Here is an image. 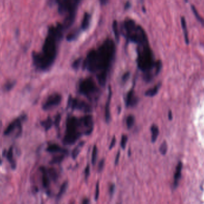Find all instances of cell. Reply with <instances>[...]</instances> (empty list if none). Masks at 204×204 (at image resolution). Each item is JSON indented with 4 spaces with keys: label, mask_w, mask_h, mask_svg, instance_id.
<instances>
[{
    "label": "cell",
    "mask_w": 204,
    "mask_h": 204,
    "mask_svg": "<svg viewBox=\"0 0 204 204\" xmlns=\"http://www.w3.org/2000/svg\"><path fill=\"white\" fill-rule=\"evenodd\" d=\"M112 28H113V31L115 37V39H116V40H117L118 41L119 40V30L117 21H114L113 22Z\"/></svg>",
    "instance_id": "25"
},
{
    "label": "cell",
    "mask_w": 204,
    "mask_h": 204,
    "mask_svg": "<svg viewBox=\"0 0 204 204\" xmlns=\"http://www.w3.org/2000/svg\"><path fill=\"white\" fill-rule=\"evenodd\" d=\"M91 15L90 13H85L83 19H82L80 28L81 31H86L89 28L91 23Z\"/></svg>",
    "instance_id": "13"
},
{
    "label": "cell",
    "mask_w": 204,
    "mask_h": 204,
    "mask_svg": "<svg viewBox=\"0 0 204 204\" xmlns=\"http://www.w3.org/2000/svg\"><path fill=\"white\" fill-rule=\"evenodd\" d=\"M79 119L75 117H69L66 122V134L63 142L65 145H72L80 138L82 133L78 131L80 127Z\"/></svg>",
    "instance_id": "6"
},
{
    "label": "cell",
    "mask_w": 204,
    "mask_h": 204,
    "mask_svg": "<svg viewBox=\"0 0 204 204\" xmlns=\"http://www.w3.org/2000/svg\"><path fill=\"white\" fill-rule=\"evenodd\" d=\"M104 167H105V159H101L99 163L98 168H97V171L99 173H101V172L103 171Z\"/></svg>",
    "instance_id": "37"
},
{
    "label": "cell",
    "mask_w": 204,
    "mask_h": 204,
    "mask_svg": "<svg viewBox=\"0 0 204 204\" xmlns=\"http://www.w3.org/2000/svg\"><path fill=\"white\" fill-rule=\"evenodd\" d=\"M40 170L42 174V184L44 188L47 189L49 187L50 184V179L48 175V173L46 169L44 167H41Z\"/></svg>",
    "instance_id": "16"
},
{
    "label": "cell",
    "mask_w": 204,
    "mask_h": 204,
    "mask_svg": "<svg viewBox=\"0 0 204 204\" xmlns=\"http://www.w3.org/2000/svg\"><path fill=\"white\" fill-rule=\"evenodd\" d=\"M183 168V164L181 162H180L178 163L176 169V173L174 176V187H177L178 186V182L180 181L181 175V171Z\"/></svg>",
    "instance_id": "14"
},
{
    "label": "cell",
    "mask_w": 204,
    "mask_h": 204,
    "mask_svg": "<svg viewBox=\"0 0 204 204\" xmlns=\"http://www.w3.org/2000/svg\"><path fill=\"white\" fill-rule=\"evenodd\" d=\"M116 142H117L116 138H115V137H113V138L112 139V141H111V144L109 145V150H112L114 147V146L115 145Z\"/></svg>",
    "instance_id": "40"
},
{
    "label": "cell",
    "mask_w": 204,
    "mask_h": 204,
    "mask_svg": "<svg viewBox=\"0 0 204 204\" xmlns=\"http://www.w3.org/2000/svg\"><path fill=\"white\" fill-rule=\"evenodd\" d=\"M135 117L133 115H129L126 119V125L128 129H131L134 125Z\"/></svg>",
    "instance_id": "26"
},
{
    "label": "cell",
    "mask_w": 204,
    "mask_h": 204,
    "mask_svg": "<svg viewBox=\"0 0 204 204\" xmlns=\"http://www.w3.org/2000/svg\"><path fill=\"white\" fill-rule=\"evenodd\" d=\"M167 150H168V145L167 142L164 141L160 145V147H159V151H160L161 155H165L167 153Z\"/></svg>",
    "instance_id": "29"
},
{
    "label": "cell",
    "mask_w": 204,
    "mask_h": 204,
    "mask_svg": "<svg viewBox=\"0 0 204 204\" xmlns=\"http://www.w3.org/2000/svg\"><path fill=\"white\" fill-rule=\"evenodd\" d=\"M99 2L101 5H105L109 2V0H99Z\"/></svg>",
    "instance_id": "43"
},
{
    "label": "cell",
    "mask_w": 204,
    "mask_h": 204,
    "mask_svg": "<svg viewBox=\"0 0 204 204\" xmlns=\"http://www.w3.org/2000/svg\"><path fill=\"white\" fill-rule=\"evenodd\" d=\"M79 92L87 97L91 98L93 95L96 94L98 92V88L96 84L91 78H86L81 80L79 84Z\"/></svg>",
    "instance_id": "7"
},
{
    "label": "cell",
    "mask_w": 204,
    "mask_h": 204,
    "mask_svg": "<svg viewBox=\"0 0 204 204\" xmlns=\"http://www.w3.org/2000/svg\"><path fill=\"white\" fill-rule=\"evenodd\" d=\"M47 151L50 153H57V152H60L62 153L63 154H68V150L65 149H62L61 147L56 144H52L48 145L47 149Z\"/></svg>",
    "instance_id": "15"
},
{
    "label": "cell",
    "mask_w": 204,
    "mask_h": 204,
    "mask_svg": "<svg viewBox=\"0 0 204 204\" xmlns=\"http://www.w3.org/2000/svg\"><path fill=\"white\" fill-rule=\"evenodd\" d=\"M26 117L23 116L21 117H18L17 119H15L7 126V128L4 132V135H9L10 133H11L15 129L17 128H21V121L25 119Z\"/></svg>",
    "instance_id": "10"
},
{
    "label": "cell",
    "mask_w": 204,
    "mask_h": 204,
    "mask_svg": "<svg viewBox=\"0 0 204 204\" xmlns=\"http://www.w3.org/2000/svg\"><path fill=\"white\" fill-rule=\"evenodd\" d=\"M64 158H65L64 154L60 156H57L56 157H54L52 159V161H50V164L53 165V164H56V163H60L63 161Z\"/></svg>",
    "instance_id": "28"
},
{
    "label": "cell",
    "mask_w": 204,
    "mask_h": 204,
    "mask_svg": "<svg viewBox=\"0 0 204 204\" xmlns=\"http://www.w3.org/2000/svg\"><path fill=\"white\" fill-rule=\"evenodd\" d=\"M48 173H49V175H50L51 178H52L54 181L57 180V178H58V175H57V172L56 171V170L54 168L49 169H48Z\"/></svg>",
    "instance_id": "32"
},
{
    "label": "cell",
    "mask_w": 204,
    "mask_h": 204,
    "mask_svg": "<svg viewBox=\"0 0 204 204\" xmlns=\"http://www.w3.org/2000/svg\"><path fill=\"white\" fill-rule=\"evenodd\" d=\"M109 94L107 99L106 104L105 107V119L107 123H109L111 121V111H110V104L112 97V91L111 86H109Z\"/></svg>",
    "instance_id": "12"
},
{
    "label": "cell",
    "mask_w": 204,
    "mask_h": 204,
    "mask_svg": "<svg viewBox=\"0 0 204 204\" xmlns=\"http://www.w3.org/2000/svg\"><path fill=\"white\" fill-rule=\"evenodd\" d=\"M81 1L82 0H49V4L57 5L59 14L65 16L63 25L67 29L74 23L78 6Z\"/></svg>",
    "instance_id": "5"
},
{
    "label": "cell",
    "mask_w": 204,
    "mask_h": 204,
    "mask_svg": "<svg viewBox=\"0 0 204 204\" xmlns=\"http://www.w3.org/2000/svg\"><path fill=\"white\" fill-rule=\"evenodd\" d=\"M7 157L9 162H10L11 168L13 169H15L16 168V162L13 159V147H11L9 149L7 154Z\"/></svg>",
    "instance_id": "20"
},
{
    "label": "cell",
    "mask_w": 204,
    "mask_h": 204,
    "mask_svg": "<svg viewBox=\"0 0 204 204\" xmlns=\"http://www.w3.org/2000/svg\"><path fill=\"white\" fill-rule=\"evenodd\" d=\"M181 27L183 31L184 37V40H185V43L186 44H189V37H188V32H187V25H186V21L185 18L183 16L181 17Z\"/></svg>",
    "instance_id": "18"
},
{
    "label": "cell",
    "mask_w": 204,
    "mask_h": 204,
    "mask_svg": "<svg viewBox=\"0 0 204 204\" xmlns=\"http://www.w3.org/2000/svg\"><path fill=\"white\" fill-rule=\"evenodd\" d=\"M136 52L137 67L144 73V80L146 81L149 82L154 76L152 73L154 69H155L156 74V61H155L154 53L150 49L149 44L137 46Z\"/></svg>",
    "instance_id": "3"
},
{
    "label": "cell",
    "mask_w": 204,
    "mask_h": 204,
    "mask_svg": "<svg viewBox=\"0 0 204 204\" xmlns=\"http://www.w3.org/2000/svg\"><path fill=\"white\" fill-rule=\"evenodd\" d=\"M130 5H131V4H130V2H127L126 3V4H125V9H129L130 7Z\"/></svg>",
    "instance_id": "44"
},
{
    "label": "cell",
    "mask_w": 204,
    "mask_h": 204,
    "mask_svg": "<svg viewBox=\"0 0 204 204\" xmlns=\"http://www.w3.org/2000/svg\"><path fill=\"white\" fill-rule=\"evenodd\" d=\"M53 122L52 119H51L50 117H48L46 120H43L42 122H41V126L44 127V129H45L46 131H48V130H50L53 125Z\"/></svg>",
    "instance_id": "22"
},
{
    "label": "cell",
    "mask_w": 204,
    "mask_h": 204,
    "mask_svg": "<svg viewBox=\"0 0 204 204\" xmlns=\"http://www.w3.org/2000/svg\"><path fill=\"white\" fill-rule=\"evenodd\" d=\"M97 153H98V149L96 145H94L93 149L92 151V155H91V163L93 165H95V163L97 161Z\"/></svg>",
    "instance_id": "27"
},
{
    "label": "cell",
    "mask_w": 204,
    "mask_h": 204,
    "mask_svg": "<svg viewBox=\"0 0 204 204\" xmlns=\"http://www.w3.org/2000/svg\"><path fill=\"white\" fill-rule=\"evenodd\" d=\"M62 97L59 93H54L48 97L42 105L44 110H49L60 104Z\"/></svg>",
    "instance_id": "9"
},
{
    "label": "cell",
    "mask_w": 204,
    "mask_h": 204,
    "mask_svg": "<svg viewBox=\"0 0 204 204\" xmlns=\"http://www.w3.org/2000/svg\"><path fill=\"white\" fill-rule=\"evenodd\" d=\"M121 29L127 44L131 42L136 44L137 46L149 44L148 37L144 29L131 19H125L121 25Z\"/></svg>",
    "instance_id": "4"
},
{
    "label": "cell",
    "mask_w": 204,
    "mask_h": 204,
    "mask_svg": "<svg viewBox=\"0 0 204 204\" xmlns=\"http://www.w3.org/2000/svg\"><path fill=\"white\" fill-rule=\"evenodd\" d=\"M99 193H100V189H99V182L98 181L96 184V187H95V196H94V199L95 201H97L99 199Z\"/></svg>",
    "instance_id": "36"
},
{
    "label": "cell",
    "mask_w": 204,
    "mask_h": 204,
    "mask_svg": "<svg viewBox=\"0 0 204 204\" xmlns=\"http://www.w3.org/2000/svg\"><path fill=\"white\" fill-rule=\"evenodd\" d=\"M90 202V201H89V199H84L83 201H82V203L83 204H87Z\"/></svg>",
    "instance_id": "46"
},
{
    "label": "cell",
    "mask_w": 204,
    "mask_h": 204,
    "mask_svg": "<svg viewBox=\"0 0 204 204\" xmlns=\"http://www.w3.org/2000/svg\"><path fill=\"white\" fill-rule=\"evenodd\" d=\"M81 62H82V59L81 58H78L77 59H76L73 63H72V67L73 69H75V70H77L79 68L80 66H81Z\"/></svg>",
    "instance_id": "33"
},
{
    "label": "cell",
    "mask_w": 204,
    "mask_h": 204,
    "mask_svg": "<svg viewBox=\"0 0 204 204\" xmlns=\"http://www.w3.org/2000/svg\"><path fill=\"white\" fill-rule=\"evenodd\" d=\"M138 98L134 96V92L132 89L127 93L125 99V105L127 107H134L138 103Z\"/></svg>",
    "instance_id": "11"
},
{
    "label": "cell",
    "mask_w": 204,
    "mask_h": 204,
    "mask_svg": "<svg viewBox=\"0 0 204 204\" xmlns=\"http://www.w3.org/2000/svg\"><path fill=\"white\" fill-rule=\"evenodd\" d=\"M150 131H151V141L152 143H155L156 139L158 137V135L159 134V130L158 127L155 125H152L150 127Z\"/></svg>",
    "instance_id": "19"
},
{
    "label": "cell",
    "mask_w": 204,
    "mask_h": 204,
    "mask_svg": "<svg viewBox=\"0 0 204 204\" xmlns=\"http://www.w3.org/2000/svg\"><path fill=\"white\" fill-rule=\"evenodd\" d=\"M168 119L170 120L173 119V114H172L171 111H169L168 112Z\"/></svg>",
    "instance_id": "45"
},
{
    "label": "cell",
    "mask_w": 204,
    "mask_h": 204,
    "mask_svg": "<svg viewBox=\"0 0 204 204\" xmlns=\"http://www.w3.org/2000/svg\"><path fill=\"white\" fill-rule=\"evenodd\" d=\"M161 86V83H159L156 85L154 87L149 89V90L146 91L145 92V93H144L145 96L149 97H153L155 96V95L158 93Z\"/></svg>",
    "instance_id": "17"
},
{
    "label": "cell",
    "mask_w": 204,
    "mask_h": 204,
    "mask_svg": "<svg viewBox=\"0 0 204 204\" xmlns=\"http://www.w3.org/2000/svg\"><path fill=\"white\" fill-rule=\"evenodd\" d=\"M192 10L193 11V13H194L196 18L197 19V21H198L199 22H200L201 23H203L204 24V20L200 16V15H199L198 12H197L196 9L195 8V7L194 5H192Z\"/></svg>",
    "instance_id": "30"
},
{
    "label": "cell",
    "mask_w": 204,
    "mask_h": 204,
    "mask_svg": "<svg viewBox=\"0 0 204 204\" xmlns=\"http://www.w3.org/2000/svg\"><path fill=\"white\" fill-rule=\"evenodd\" d=\"M15 81H10V82H8L7 83H6L5 85V87H4V89L5 91H10L11 90V89L13 87V86H15Z\"/></svg>",
    "instance_id": "35"
},
{
    "label": "cell",
    "mask_w": 204,
    "mask_h": 204,
    "mask_svg": "<svg viewBox=\"0 0 204 204\" xmlns=\"http://www.w3.org/2000/svg\"><path fill=\"white\" fill-rule=\"evenodd\" d=\"M61 114H57L56 116L55 117V119H54V125L56 127H58L60 125V123L61 121Z\"/></svg>",
    "instance_id": "34"
},
{
    "label": "cell",
    "mask_w": 204,
    "mask_h": 204,
    "mask_svg": "<svg viewBox=\"0 0 204 204\" xmlns=\"http://www.w3.org/2000/svg\"><path fill=\"white\" fill-rule=\"evenodd\" d=\"M81 29H76L72 32L71 33L69 34L66 37V40L68 41H72L75 40L76 39H78V37L81 33Z\"/></svg>",
    "instance_id": "24"
},
{
    "label": "cell",
    "mask_w": 204,
    "mask_h": 204,
    "mask_svg": "<svg viewBox=\"0 0 204 204\" xmlns=\"http://www.w3.org/2000/svg\"><path fill=\"white\" fill-rule=\"evenodd\" d=\"M115 184H111V186L109 188V195L111 197L113 196L115 192Z\"/></svg>",
    "instance_id": "41"
},
{
    "label": "cell",
    "mask_w": 204,
    "mask_h": 204,
    "mask_svg": "<svg viewBox=\"0 0 204 204\" xmlns=\"http://www.w3.org/2000/svg\"><path fill=\"white\" fill-rule=\"evenodd\" d=\"M115 53V43L108 38L97 48L89 51L82 62V68L96 74L99 83L105 86Z\"/></svg>",
    "instance_id": "1"
},
{
    "label": "cell",
    "mask_w": 204,
    "mask_h": 204,
    "mask_svg": "<svg viewBox=\"0 0 204 204\" xmlns=\"http://www.w3.org/2000/svg\"><path fill=\"white\" fill-rule=\"evenodd\" d=\"M84 144H85V141H81L78 144L77 146L75 147V148L73 150L72 152V157L73 159H76L77 158L78 155L79 154V153L81 151V148L84 146Z\"/></svg>",
    "instance_id": "23"
},
{
    "label": "cell",
    "mask_w": 204,
    "mask_h": 204,
    "mask_svg": "<svg viewBox=\"0 0 204 204\" xmlns=\"http://www.w3.org/2000/svg\"><path fill=\"white\" fill-rule=\"evenodd\" d=\"M127 141H128V137L125 135H123L122 137H121V147L122 149L125 150L127 144Z\"/></svg>",
    "instance_id": "31"
},
{
    "label": "cell",
    "mask_w": 204,
    "mask_h": 204,
    "mask_svg": "<svg viewBox=\"0 0 204 204\" xmlns=\"http://www.w3.org/2000/svg\"><path fill=\"white\" fill-rule=\"evenodd\" d=\"M90 165H89V164H88L87 165V167L85 169V171H84L85 179H87V178H88L89 175H90Z\"/></svg>",
    "instance_id": "39"
},
{
    "label": "cell",
    "mask_w": 204,
    "mask_h": 204,
    "mask_svg": "<svg viewBox=\"0 0 204 204\" xmlns=\"http://www.w3.org/2000/svg\"><path fill=\"white\" fill-rule=\"evenodd\" d=\"M119 157H120V151H118V152L117 153V154L116 155V157H115V165H117L118 164L119 162Z\"/></svg>",
    "instance_id": "42"
},
{
    "label": "cell",
    "mask_w": 204,
    "mask_h": 204,
    "mask_svg": "<svg viewBox=\"0 0 204 204\" xmlns=\"http://www.w3.org/2000/svg\"><path fill=\"white\" fill-rule=\"evenodd\" d=\"M66 29L63 23H57L56 26L52 25L49 27L41 52L32 53L34 65L38 69L46 71L53 65L58 52L59 43Z\"/></svg>",
    "instance_id": "2"
},
{
    "label": "cell",
    "mask_w": 204,
    "mask_h": 204,
    "mask_svg": "<svg viewBox=\"0 0 204 204\" xmlns=\"http://www.w3.org/2000/svg\"><path fill=\"white\" fill-rule=\"evenodd\" d=\"M130 77V73L129 71H127V72L125 73L124 74V75L122 76V79H122V81L123 83L127 82L129 79Z\"/></svg>",
    "instance_id": "38"
},
{
    "label": "cell",
    "mask_w": 204,
    "mask_h": 204,
    "mask_svg": "<svg viewBox=\"0 0 204 204\" xmlns=\"http://www.w3.org/2000/svg\"><path fill=\"white\" fill-rule=\"evenodd\" d=\"M68 108L71 107L72 110H78L84 113H89L92 111V107L84 101H80L76 98H72L69 96L68 102Z\"/></svg>",
    "instance_id": "8"
},
{
    "label": "cell",
    "mask_w": 204,
    "mask_h": 204,
    "mask_svg": "<svg viewBox=\"0 0 204 204\" xmlns=\"http://www.w3.org/2000/svg\"><path fill=\"white\" fill-rule=\"evenodd\" d=\"M1 160L0 159V165H1Z\"/></svg>",
    "instance_id": "47"
},
{
    "label": "cell",
    "mask_w": 204,
    "mask_h": 204,
    "mask_svg": "<svg viewBox=\"0 0 204 204\" xmlns=\"http://www.w3.org/2000/svg\"><path fill=\"white\" fill-rule=\"evenodd\" d=\"M68 181H65V182H64L62 184V185L60 188L59 192L58 194H57V195L56 201H58L61 199V197L63 196V195H64L65 193V192H66V190L68 189Z\"/></svg>",
    "instance_id": "21"
}]
</instances>
